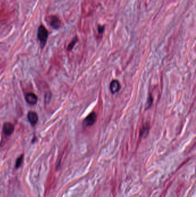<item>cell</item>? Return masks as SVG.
Here are the masks:
<instances>
[{
    "instance_id": "6da1fadb",
    "label": "cell",
    "mask_w": 196,
    "mask_h": 197,
    "mask_svg": "<svg viewBox=\"0 0 196 197\" xmlns=\"http://www.w3.org/2000/svg\"><path fill=\"white\" fill-rule=\"evenodd\" d=\"M48 36V32L46 27L43 25H40L38 28V38L41 43L42 48H43L46 44Z\"/></svg>"
},
{
    "instance_id": "7a4b0ae2",
    "label": "cell",
    "mask_w": 196,
    "mask_h": 197,
    "mask_svg": "<svg viewBox=\"0 0 196 197\" xmlns=\"http://www.w3.org/2000/svg\"><path fill=\"white\" fill-rule=\"evenodd\" d=\"M46 20L48 23V24L54 29H59L61 25V21L57 16L50 15L47 16L46 18Z\"/></svg>"
},
{
    "instance_id": "3957f363",
    "label": "cell",
    "mask_w": 196,
    "mask_h": 197,
    "mask_svg": "<svg viewBox=\"0 0 196 197\" xmlns=\"http://www.w3.org/2000/svg\"><path fill=\"white\" fill-rule=\"evenodd\" d=\"M97 114L96 113L93 112L90 113L83 121V126L85 128L92 126L96 121Z\"/></svg>"
},
{
    "instance_id": "277c9868",
    "label": "cell",
    "mask_w": 196,
    "mask_h": 197,
    "mask_svg": "<svg viewBox=\"0 0 196 197\" xmlns=\"http://www.w3.org/2000/svg\"><path fill=\"white\" fill-rule=\"evenodd\" d=\"M14 130V127L12 124L9 123V122H6L3 124V131L6 135L7 136L10 135L11 134H12Z\"/></svg>"
},
{
    "instance_id": "5b68a950",
    "label": "cell",
    "mask_w": 196,
    "mask_h": 197,
    "mask_svg": "<svg viewBox=\"0 0 196 197\" xmlns=\"http://www.w3.org/2000/svg\"><path fill=\"white\" fill-rule=\"evenodd\" d=\"M25 100L28 104L34 105L36 104L38 102V97L33 93H28L25 95Z\"/></svg>"
},
{
    "instance_id": "8992f818",
    "label": "cell",
    "mask_w": 196,
    "mask_h": 197,
    "mask_svg": "<svg viewBox=\"0 0 196 197\" xmlns=\"http://www.w3.org/2000/svg\"><path fill=\"white\" fill-rule=\"evenodd\" d=\"M120 88L121 86L120 82L117 80H113L110 84V89L113 94L119 92V90L120 89Z\"/></svg>"
},
{
    "instance_id": "52a82bcc",
    "label": "cell",
    "mask_w": 196,
    "mask_h": 197,
    "mask_svg": "<svg viewBox=\"0 0 196 197\" xmlns=\"http://www.w3.org/2000/svg\"><path fill=\"white\" fill-rule=\"evenodd\" d=\"M28 119L32 126H35L38 121V116L37 114L33 111H29L28 114Z\"/></svg>"
},
{
    "instance_id": "ba28073f",
    "label": "cell",
    "mask_w": 196,
    "mask_h": 197,
    "mask_svg": "<svg viewBox=\"0 0 196 197\" xmlns=\"http://www.w3.org/2000/svg\"><path fill=\"white\" fill-rule=\"evenodd\" d=\"M78 37H75L73 39H72V40L70 43V44L68 45V47H67V50H68V51H71L72 49H73V47H74V46L75 45V44L76 43V42H78Z\"/></svg>"
},
{
    "instance_id": "9c48e42d",
    "label": "cell",
    "mask_w": 196,
    "mask_h": 197,
    "mask_svg": "<svg viewBox=\"0 0 196 197\" xmlns=\"http://www.w3.org/2000/svg\"><path fill=\"white\" fill-rule=\"evenodd\" d=\"M152 102H153V98L152 97V95L151 94H150L149 96H148V99H147V103H146V106H145V110H147L152 105Z\"/></svg>"
},
{
    "instance_id": "30bf717a",
    "label": "cell",
    "mask_w": 196,
    "mask_h": 197,
    "mask_svg": "<svg viewBox=\"0 0 196 197\" xmlns=\"http://www.w3.org/2000/svg\"><path fill=\"white\" fill-rule=\"evenodd\" d=\"M23 158H24V156H23V154H22L17 159L16 162V168H18L21 166V165L23 163Z\"/></svg>"
},
{
    "instance_id": "8fae6325",
    "label": "cell",
    "mask_w": 196,
    "mask_h": 197,
    "mask_svg": "<svg viewBox=\"0 0 196 197\" xmlns=\"http://www.w3.org/2000/svg\"><path fill=\"white\" fill-rule=\"evenodd\" d=\"M104 30H105V27L104 26H101V25L98 26V32L100 34H102L104 31Z\"/></svg>"
}]
</instances>
